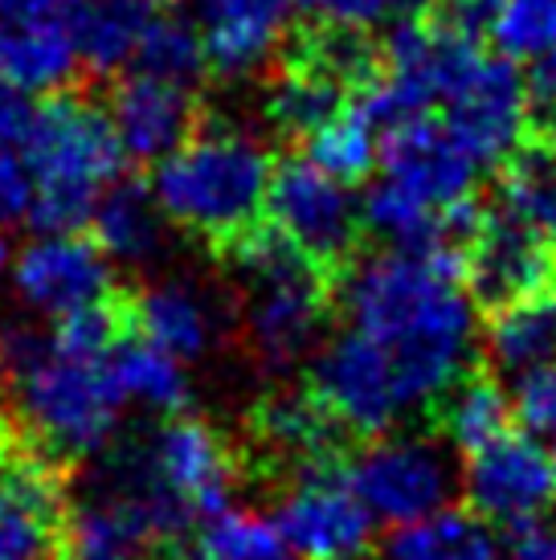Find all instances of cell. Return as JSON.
<instances>
[{
    "instance_id": "9c48e42d",
    "label": "cell",
    "mask_w": 556,
    "mask_h": 560,
    "mask_svg": "<svg viewBox=\"0 0 556 560\" xmlns=\"http://www.w3.org/2000/svg\"><path fill=\"white\" fill-rule=\"evenodd\" d=\"M348 487L372 520L405 528L447 512L454 495V467L430 438H377L348 458Z\"/></svg>"
},
{
    "instance_id": "cb8c5ba5",
    "label": "cell",
    "mask_w": 556,
    "mask_h": 560,
    "mask_svg": "<svg viewBox=\"0 0 556 560\" xmlns=\"http://www.w3.org/2000/svg\"><path fill=\"white\" fill-rule=\"evenodd\" d=\"M94 242L103 246L111 262L143 266L169 242V218L155 205L152 188L136 180H115L94 209Z\"/></svg>"
},
{
    "instance_id": "b9f144b4",
    "label": "cell",
    "mask_w": 556,
    "mask_h": 560,
    "mask_svg": "<svg viewBox=\"0 0 556 560\" xmlns=\"http://www.w3.org/2000/svg\"><path fill=\"white\" fill-rule=\"evenodd\" d=\"M291 4H299V9H303V13H311L315 21H324V13L336 4V0H291Z\"/></svg>"
},
{
    "instance_id": "3957f363",
    "label": "cell",
    "mask_w": 556,
    "mask_h": 560,
    "mask_svg": "<svg viewBox=\"0 0 556 560\" xmlns=\"http://www.w3.org/2000/svg\"><path fill=\"white\" fill-rule=\"evenodd\" d=\"M0 376L9 385V413L62 467L99 454L119 425L124 397L107 360H78L49 340V331L9 327L0 336Z\"/></svg>"
},
{
    "instance_id": "6da1fadb",
    "label": "cell",
    "mask_w": 556,
    "mask_h": 560,
    "mask_svg": "<svg viewBox=\"0 0 556 560\" xmlns=\"http://www.w3.org/2000/svg\"><path fill=\"white\" fill-rule=\"evenodd\" d=\"M348 327L381 343L397 369L405 405L430 409L475 364L479 303L466 287V258L454 246L381 249L344 275Z\"/></svg>"
},
{
    "instance_id": "e575fe53",
    "label": "cell",
    "mask_w": 556,
    "mask_h": 560,
    "mask_svg": "<svg viewBox=\"0 0 556 560\" xmlns=\"http://www.w3.org/2000/svg\"><path fill=\"white\" fill-rule=\"evenodd\" d=\"M33 209H37V185L30 164L16 148H0V230L25 221L33 225Z\"/></svg>"
},
{
    "instance_id": "f546056e",
    "label": "cell",
    "mask_w": 556,
    "mask_h": 560,
    "mask_svg": "<svg viewBox=\"0 0 556 560\" xmlns=\"http://www.w3.org/2000/svg\"><path fill=\"white\" fill-rule=\"evenodd\" d=\"M499 209L524 218L556 254V148H532L511 160L499 188Z\"/></svg>"
},
{
    "instance_id": "44dd1931",
    "label": "cell",
    "mask_w": 556,
    "mask_h": 560,
    "mask_svg": "<svg viewBox=\"0 0 556 560\" xmlns=\"http://www.w3.org/2000/svg\"><path fill=\"white\" fill-rule=\"evenodd\" d=\"M78 46L66 21H0V82L21 94H62L74 82Z\"/></svg>"
},
{
    "instance_id": "277c9868",
    "label": "cell",
    "mask_w": 556,
    "mask_h": 560,
    "mask_svg": "<svg viewBox=\"0 0 556 560\" xmlns=\"http://www.w3.org/2000/svg\"><path fill=\"white\" fill-rule=\"evenodd\" d=\"M270 185L275 164L263 140L242 127H209L155 164L152 197L176 230L238 242L266 213Z\"/></svg>"
},
{
    "instance_id": "d590c367",
    "label": "cell",
    "mask_w": 556,
    "mask_h": 560,
    "mask_svg": "<svg viewBox=\"0 0 556 560\" xmlns=\"http://www.w3.org/2000/svg\"><path fill=\"white\" fill-rule=\"evenodd\" d=\"M508 560H556V528L544 520H528L516 528H503Z\"/></svg>"
},
{
    "instance_id": "83f0119b",
    "label": "cell",
    "mask_w": 556,
    "mask_h": 560,
    "mask_svg": "<svg viewBox=\"0 0 556 560\" xmlns=\"http://www.w3.org/2000/svg\"><path fill=\"white\" fill-rule=\"evenodd\" d=\"M483 33L491 37L495 54L516 66L556 62V0H491Z\"/></svg>"
},
{
    "instance_id": "4fadbf2b",
    "label": "cell",
    "mask_w": 556,
    "mask_h": 560,
    "mask_svg": "<svg viewBox=\"0 0 556 560\" xmlns=\"http://www.w3.org/2000/svg\"><path fill=\"white\" fill-rule=\"evenodd\" d=\"M246 434L250 451L242 454V463L258 458L263 467L291 475V482L320 470H344L360 446L311 389L263 397L250 413Z\"/></svg>"
},
{
    "instance_id": "484cf974",
    "label": "cell",
    "mask_w": 556,
    "mask_h": 560,
    "mask_svg": "<svg viewBox=\"0 0 556 560\" xmlns=\"http://www.w3.org/2000/svg\"><path fill=\"white\" fill-rule=\"evenodd\" d=\"M107 373L124 401H136L152 413L181 418L193 405V385H188L185 364L169 352H160L143 336H124L107 357Z\"/></svg>"
},
{
    "instance_id": "4316f807",
    "label": "cell",
    "mask_w": 556,
    "mask_h": 560,
    "mask_svg": "<svg viewBox=\"0 0 556 560\" xmlns=\"http://www.w3.org/2000/svg\"><path fill=\"white\" fill-rule=\"evenodd\" d=\"M381 148H385V131L360 107H344L340 115H332L324 127L311 131L303 160H311L340 185H356L381 164Z\"/></svg>"
},
{
    "instance_id": "4dcf8cb0",
    "label": "cell",
    "mask_w": 556,
    "mask_h": 560,
    "mask_svg": "<svg viewBox=\"0 0 556 560\" xmlns=\"http://www.w3.org/2000/svg\"><path fill=\"white\" fill-rule=\"evenodd\" d=\"M205 46L201 33L193 21L185 16H155L143 30V42H139L136 54V70L152 74V79L176 82V86H197V79L205 74Z\"/></svg>"
},
{
    "instance_id": "ab89813d",
    "label": "cell",
    "mask_w": 556,
    "mask_h": 560,
    "mask_svg": "<svg viewBox=\"0 0 556 560\" xmlns=\"http://www.w3.org/2000/svg\"><path fill=\"white\" fill-rule=\"evenodd\" d=\"M148 560H201L197 557V548H185V545H160L152 548V557Z\"/></svg>"
},
{
    "instance_id": "f1b7e54d",
    "label": "cell",
    "mask_w": 556,
    "mask_h": 560,
    "mask_svg": "<svg viewBox=\"0 0 556 560\" xmlns=\"http://www.w3.org/2000/svg\"><path fill=\"white\" fill-rule=\"evenodd\" d=\"M270 119L282 131H299V136H311L315 127H324L332 115L344 110V82L332 79L327 70L303 62L299 70H291L287 79L275 82L270 91Z\"/></svg>"
},
{
    "instance_id": "f6af8a7d",
    "label": "cell",
    "mask_w": 556,
    "mask_h": 560,
    "mask_svg": "<svg viewBox=\"0 0 556 560\" xmlns=\"http://www.w3.org/2000/svg\"><path fill=\"white\" fill-rule=\"evenodd\" d=\"M553 479H556V451H553Z\"/></svg>"
},
{
    "instance_id": "d6a6232c",
    "label": "cell",
    "mask_w": 556,
    "mask_h": 560,
    "mask_svg": "<svg viewBox=\"0 0 556 560\" xmlns=\"http://www.w3.org/2000/svg\"><path fill=\"white\" fill-rule=\"evenodd\" d=\"M471 528H475V515L463 512V508H447L430 520L393 528L377 545L372 560H450V552L463 545V536Z\"/></svg>"
},
{
    "instance_id": "603a6c76",
    "label": "cell",
    "mask_w": 556,
    "mask_h": 560,
    "mask_svg": "<svg viewBox=\"0 0 556 560\" xmlns=\"http://www.w3.org/2000/svg\"><path fill=\"white\" fill-rule=\"evenodd\" d=\"M487 357L495 373L528 376L556 364V282L536 295L511 303L503 312H491L487 324Z\"/></svg>"
},
{
    "instance_id": "52a82bcc",
    "label": "cell",
    "mask_w": 556,
    "mask_h": 560,
    "mask_svg": "<svg viewBox=\"0 0 556 560\" xmlns=\"http://www.w3.org/2000/svg\"><path fill=\"white\" fill-rule=\"evenodd\" d=\"M66 475L70 467L0 405V560H58L70 520Z\"/></svg>"
},
{
    "instance_id": "2e32d148",
    "label": "cell",
    "mask_w": 556,
    "mask_h": 560,
    "mask_svg": "<svg viewBox=\"0 0 556 560\" xmlns=\"http://www.w3.org/2000/svg\"><path fill=\"white\" fill-rule=\"evenodd\" d=\"M13 287L33 312L66 319L86 307H103L115 295L111 258L94 237L37 234L13 258Z\"/></svg>"
},
{
    "instance_id": "74e56055",
    "label": "cell",
    "mask_w": 556,
    "mask_h": 560,
    "mask_svg": "<svg viewBox=\"0 0 556 560\" xmlns=\"http://www.w3.org/2000/svg\"><path fill=\"white\" fill-rule=\"evenodd\" d=\"M74 0H0V21H66Z\"/></svg>"
},
{
    "instance_id": "8d00e7d4",
    "label": "cell",
    "mask_w": 556,
    "mask_h": 560,
    "mask_svg": "<svg viewBox=\"0 0 556 560\" xmlns=\"http://www.w3.org/2000/svg\"><path fill=\"white\" fill-rule=\"evenodd\" d=\"M33 103L30 94L13 91L9 82H0V148H13L16 140H21V131H25V124H30L33 115Z\"/></svg>"
},
{
    "instance_id": "7c38bea8",
    "label": "cell",
    "mask_w": 556,
    "mask_h": 560,
    "mask_svg": "<svg viewBox=\"0 0 556 560\" xmlns=\"http://www.w3.org/2000/svg\"><path fill=\"white\" fill-rule=\"evenodd\" d=\"M344 470L303 475L278 499L270 524L299 560H369L377 552V520Z\"/></svg>"
},
{
    "instance_id": "e0dca14e",
    "label": "cell",
    "mask_w": 556,
    "mask_h": 560,
    "mask_svg": "<svg viewBox=\"0 0 556 560\" xmlns=\"http://www.w3.org/2000/svg\"><path fill=\"white\" fill-rule=\"evenodd\" d=\"M466 287L479 307L503 312L520 299L536 295L544 287H553L556 254L532 230L524 218H516L508 209L495 205L491 213H483L475 234L466 237Z\"/></svg>"
},
{
    "instance_id": "d4e9b609",
    "label": "cell",
    "mask_w": 556,
    "mask_h": 560,
    "mask_svg": "<svg viewBox=\"0 0 556 560\" xmlns=\"http://www.w3.org/2000/svg\"><path fill=\"white\" fill-rule=\"evenodd\" d=\"M148 21H152L148 0H74L66 16L78 58L94 74H115L124 66H136Z\"/></svg>"
},
{
    "instance_id": "ffe728a7",
    "label": "cell",
    "mask_w": 556,
    "mask_h": 560,
    "mask_svg": "<svg viewBox=\"0 0 556 560\" xmlns=\"http://www.w3.org/2000/svg\"><path fill=\"white\" fill-rule=\"evenodd\" d=\"M131 312V327L136 336L155 343L160 352L185 360H201L217 340V307L213 299L205 295L193 279H160L152 287H143L136 295Z\"/></svg>"
},
{
    "instance_id": "ac0fdd59",
    "label": "cell",
    "mask_w": 556,
    "mask_h": 560,
    "mask_svg": "<svg viewBox=\"0 0 556 560\" xmlns=\"http://www.w3.org/2000/svg\"><path fill=\"white\" fill-rule=\"evenodd\" d=\"M291 0H193L205 62L225 79H250L278 54L287 37Z\"/></svg>"
},
{
    "instance_id": "5b68a950",
    "label": "cell",
    "mask_w": 556,
    "mask_h": 560,
    "mask_svg": "<svg viewBox=\"0 0 556 560\" xmlns=\"http://www.w3.org/2000/svg\"><path fill=\"white\" fill-rule=\"evenodd\" d=\"M13 148L30 164L37 185V234H78L82 225H91L103 192L119 180L127 160L107 110L74 94L37 103Z\"/></svg>"
},
{
    "instance_id": "7a4b0ae2",
    "label": "cell",
    "mask_w": 556,
    "mask_h": 560,
    "mask_svg": "<svg viewBox=\"0 0 556 560\" xmlns=\"http://www.w3.org/2000/svg\"><path fill=\"white\" fill-rule=\"evenodd\" d=\"M483 168L463 143L450 136L442 119L417 115L389 127L381 148V176L364 192V225L385 237L389 249L454 246L479 225Z\"/></svg>"
},
{
    "instance_id": "ba28073f",
    "label": "cell",
    "mask_w": 556,
    "mask_h": 560,
    "mask_svg": "<svg viewBox=\"0 0 556 560\" xmlns=\"http://www.w3.org/2000/svg\"><path fill=\"white\" fill-rule=\"evenodd\" d=\"M433 119H442V127L487 172L520 152L532 119V91L520 66L503 54L479 49L454 79Z\"/></svg>"
},
{
    "instance_id": "f35d334b",
    "label": "cell",
    "mask_w": 556,
    "mask_h": 560,
    "mask_svg": "<svg viewBox=\"0 0 556 560\" xmlns=\"http://www.w3.org/2000/svg\"><path fill=\"white\" fill-rule=\"evenodd\" d=\"M450 560H508V548L483 520H475V528L466 532L463 545L450 552Z\"/></svg>"
},
{
    "instance_id": "7402d4cb",
    "label": "cell",
    "mask_w": 556,
    "mask_h": 560,
    "mask_svg": "<svg viewBox=\"0 0 556 560\" xmlns=\"http://www.w3.org/2000/svg\"><path fill=\"white\" fill-rule=\"evenodd\" d=\"M511 418H516V409H511V397L503 393V385L495 376L479 373V369L459 376L430 405L433 434L463 454H475L499 442L503 434H511Z\"/></svg>"
},
{
    "instance_id": "30bf717a",
    "label": "cell",
    "mask_w": 556,
    "mask_h": 560,
    "mask_svg": "<svg viewBox=\"0 0 556 560\" xmlns=\"http://www.w3.org/2000/svg\"><path fill=\"white\" fill-rule=\"evenodd\" d=\"M311 393L356 442L389 438V430L409 413L389 352L352 327L315 352Z\"/></svg>"
},
{
    "instance_id": "8992f818",
    "label": "cell",
    "mask_w": 556,
    "mask_h": 560,
    "mask_svg": "<svg viewBox=\"0 0 556 560\" xmlns=\"http://www.w3.org/2000/svg\"><path fill=\"white\" fill-rule=\"evenodd\" d=\"M233 270L242 279V331L250 352L270 373H291L324 340L327 287L320 266L275 230H250L233 242Z\"/></svg>"
},
{
    "instance_id": "60d3db41",
    "label": "cell",
    "mask_w": 556,
    "mask_h": 560,
    "mask_svg": "<svg viewBox=\"0 0 556 560\" xmlns=\"http://www.w3.org/2000/svg\"><path fill=\"white\" fill-rule=\"evenodd\" d=\"M13 246H9V234H4V230H0V279H4V275H13Z\"/></svg>"
},
{
    "instance_id": "8fae6325",
    "label": "cell",
    "mask_w": 556,
    "mask_h": 560,
    "mask_svg": "<svg viewBox=\"0 0 556 560\" xmlns=\"http://www.w3.org/2000/svg\"><path fill=\"white\" fill-rule=\"evenodd\" d=\"M266 218L287 246H294L315 266H324L352 254L356 234L364 225V209L348 192V185L332 180L311 160H291L275 168Z\"/></svg>"
},
{
    "instance_id": "9a60e30c",
    "label": "cell",
    "mask_w": 556,
    "mask_h": 560,
    "mask_svg": "<svg viewBox=\"0 0 556 560\" xmlns=\"http://www.w3.org/2000/svg\"><path fill=\"white\" fill-rule=\"evenodd\" d=\"M466 512L487 528H516L541 520L556 495L553 454L524 430H511L499 442L466 454L463 470Z\"/></svg>"
},
{
    "instance_id": "ee69618b",
    "label": "cell",
    "mask_w": 556,
    "mask_h": 560,
    "mask_svg": "<svg viewBox=\"0 0 556 560\" xmlns=\"http://www.w3.org/2000/svg\"><path fill=\"white\" fill-rule=\"evenodd\" d=\"M270 560H299V557H294L291 548H282V552H278V557H270Z\"/></svg>"
},
{
    "instance_id": "836d02e7",
    "label": "cell",
    "mask_w": 556,
    "mask_h": 560,
    "mask_svg": "<svg viewBox=\"0 0 556 560\" xmlns=\"http://www.w3.org/2000/svg\"><path fill=\"white\" fill-rule=\"evenodd\" d=\"M516 421L524 425L532 438H556V364L528 373L516 381V397H511Z\"/></svg>"
},
{
    "instance_id": "d6986e66",
    "label": "cell",
    "mask_w": 556,
    "mask_h": 560,
    "mask_svg": "<svg viewBox=\"0 0 556 560\" xmlns=\"http://www.w3.org/2000/svg\"><path fill=\"white\" fill-rule=\"evenodd\" d=\"M193 91L176 82L152 79L143 70H131L111 91L107 119L127 160H169L185 140H193Z\"/></svg>"
},
{
    "instance_id": "7bdbcfd3",
    "label": "cell",
    "mask_w": 556,
    "mask_h": 560,
    "mask_svg": "<svg viewBox=\"0 0 556 560\" xmlns=\"http://www.w3.org/2000/svg\"><path fill=\"white\" fill-rule=\"evenodd\" d=\"M536 115H541L544 124H548V127H553V131H556V103H548V107H541V110H536Z\"/></svg>"
},
{
    "instance_id": "1f68e13d",
    "label": "cell",
    "mask_w": 556,
    "mask_h": 560,
    "mask_svg": "<svg viewBox=\"0 0 556 560\" xmlns=\"http://www.w3.org/2000/svg\"><path fill=\"white\" fill-rule=\"evenodd\" d=\"M193 548H197L201 560H270L287 545H282V536H278V528L270 520L225 508V512L205 520Z\"/></svg>"
},
{
    "instance_id": "5bb4252c",
    "label": "cell",
    "mask_w": 556,
    "mask_h": 560,
    "mask_svg": "<svg viewBox=\"0 0 556 560\" xmlns=\"http://www.w3.org/2000/svg\"><path fill=\"white\" fill-rule=\"evenodd\" d=\"M143 470L164 482L172 495L197 515H217L230 508V491L242 475V454L201 418H169L160 430L136 442Z\"/></svg>"
}]
</instances>
